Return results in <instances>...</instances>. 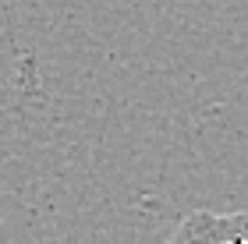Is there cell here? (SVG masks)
Segmentation results:
<instances>
[{
    "mask_svg": "<svg viewBox=\"0 0 248 244\" xmlns=\"http://www.w3.org/2000/svg\"><path fill=\"white\" fill-rule=\"evenodd\" d=\"M163 244H248V216L195 209L181 216V223Z\"/></svg>",
    "mask_w": 248,
    "mask_h": 244,
    "instance_id": "6da1fadb",
    "label": "cell"
}]
</instances>
